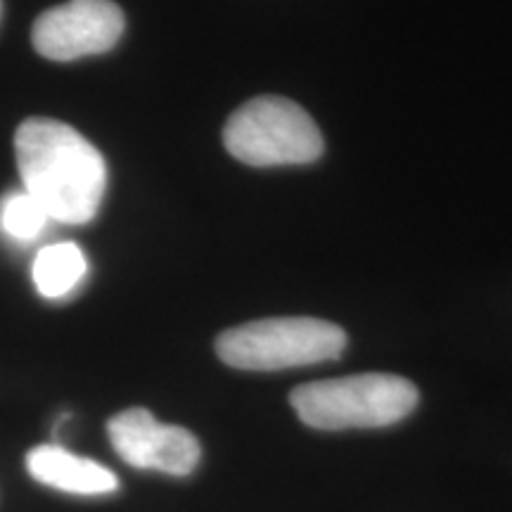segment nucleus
Segmentation results:
<instances>
[{
	"instance_id": "nucleus-1",
	"label": "nucleus",
	"mask_w": 512,
	"mask_h": 512,
	"mask_svg": "<svg viewBox=\"0 0 512 512\" xmlns=\"http://www.w3.org/2000/svg\"><path fill=\"white\" fill-rule=\"evenodd\" d=\"M17 169L50 221L81 226L98 214L107 166L91 140L64 121L31 117L15 133Z\"/></svg>"
},
{
	"instance_id": "nucleus-2",
	"label": "nucleus",
	"mask_w": 512,
	"mask_h": 512,
	"mask_svg": "<svg viewBox=\"0 0 512 512\" xmlns=\"http://www.w3.org/2000/svg\"><path fill=\"white\" fill-rule=\"evenodd\" d=\"M290 403L313 430H375L408 418L418 406V389L406 377L363 373L302 384Z\"/></svg>"
},
{
	"instance_id": "nucleus-3",
	"label": "nucleus",
	"mask_w": 512,
	"mask_h": 512,
	"mask_svg": "<svg viewBox=\"0 0 512 512\" xmlns=\"http://www.w3.org/2000/svg\"><path fill=\"white\" fill-rule=\"evenodd\" d=\"M347 332L320 318H264L230 328L216 339V354L238 370H285L335 361Z\"/></svg>"
},
{
	"instance_id": "nucleus-4",
	"label": "nucleus",
	"mask_w": 512,
	"mask_h": 512,
	"mask_svg": "<svg viewBox=\"0 0 512 512\" xmlns=\"http://www.w3.org/2000/svg\"><path fill=\"white\" fill-rule=\"evenodd\" d=\"M223 145L249 166L311 164L323 155L316 121L297 102L264 95L238 107L223 128Z\"/></svg>"
},
{
	"instance_id": "nucleus-5",
	"label": "nucleus",
	"mask_w": 512,
	"mask_h": 512,
	"mask_svg": "<svg viewBox=\"0 0 512 512\" xmlns=\"http://www.w3.org/2000/svg\"><path fill=\"white\" fill-rule=\"evenodd\" d=\"M124 27V12L112 0H69L36 19L31 43L48 60L72 62L112 50Z\"/></svg>"
},
{
	"instance_id": "nucleus-6",
	"label": "nucleus",
	"mask_w": 512,
	"mask_h": 512,
	"mask_svg": "<svg viewBox=\"0 0 512 512\" xmlns=\"http://www.w3.org/2000/svg\"><path fill=\"white\" fill-rule=\"evenodd\" d=\"M114 451L126 465L138 470L188 477L200 465L202 448L192 432L164 425L147 408H126L107 422Z\"/></svg>"
},
{
	"instance_id": "nucleus-7",
	"label": "nucleus",
	"mask_w": 512,
	"mask_h": 512,
	"mask_svg": "<svg viewBox=\"0 0 512 512\" xmlns=\"http://www.w3.org/2000/svg\"><path fill=\"white\" fill-rule=\"evenodd\" d=\"M27 470L38 484L74 496H107L119 489L110 467L69 453L60 444H43L27 453Z\"/></svg>"
},
{
	"instance_id": "nucleus-8",
	"label": "nucleus",
	"mask_w": 512,
	"mask_h": 512,
	"mask_svg": "<svg viewBox=\"0 0 512 512\" xmlns=\"http://www.w3.org/2000/svg\"><path fill=\"white\" fill-rule=\"evenodd\" d=\"M88 264L81 247L74 242L43 247L34 261V285L46 299L72 294L86 278Z\"/></svg>"
},
{
	"instance_id": "nucleus-9",
	"label": "nucleus",
	"mask_w": 512,
	"mask_h": 512,
	"mask_svg": "<svg viewBox=\"0 0 512 512\" xmlns=\"http://www.w3.org/2000/svg\"><path fill=\"white\" fill-rule=\"evenodd\" d=\"M48 221V214L29 192H12L0 207V226L15 240H34Z\"/></svg>"
},
{
	"instance_id": "nucleus-10",
	"label": "nucleus",
	"mask_w": 512,
	"mask_h": 512,
	"mask_svg": "<svg viewBox=\"0 0 512 512\" xmlns=\"http://www.w3.org/2000/svg\"><path fill=\"white\" fill-rule=\"evenodd\" d=\"M0 17H3V3H0Z\"/></svg>"
}]
</instances>
